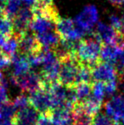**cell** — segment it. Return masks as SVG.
Wrapping results in <instances>:
<instances>
[{
    "instance_id": "1",
    "label": "cell",
    "mask_w": 124,
    "mask_h": 125,
    "mask_svg": "<svg viewBox=\"0 0 124 125\" xmlns=\"http://www.w3.org/2000/svg\"><path fill=\"white\" fill-rule=\"evenodd\" d=\"M102 44L95 38H87L77 43L74 55L80 64L94 67L100 60Z\"/></svg>"
},
{
    "instance_id": "2",
    "label": "cell",
    "mask_w": 124,
    "mask_h": 125,
    "mask_svg": "<svg viewBox=\"0 0 124 125\" xmlns=\"http://www.w3.org/2000/svg\"><path fill=\"white\" fill-rule=\"evenodd\" d=\"M60 61L59 83L66 87H73L76 84V77L81 66L75 55H70Z\"/></svg>"
},
{
    "instance_id": "3",
    "label": "cell",
    "mask_w": 124,
    "mask_h": 125,
    "mask_svg": "<svg viewBox=\"0 0 124 125\" xmlns=\"http://www.w3.org/2000/svg\"><path fill=\"white\" fill-rule=\"evenodd\" d=\"M56 31L60 39L78 43L87 34L76 26L74 20L69 18H59L56 22Z\"/></svg>"
},
{
    "instance_id": "4",
    "label": "cell",
    "mask_w": 124,
    "mask_h": 125,
    "mask_svg": "<svg viewBox=\"0 0 124 125\" xmlns=\"http://www.w3.org/2000/svg\"><path fill=\"white\" fill-rule=\"evenodd\" d=\"M99 11L94 5H87L75 18L74 21L86 33L91 31L99 23Z\"/></svg>"
},
{
    "instance_id": "5",
    "label": "cell",
    "mask_w": 124,
    "mask_h": 125,
    "mask_svg": "<svg viewBox=\"0 0 124 125\" xmlns=\"http://www.w3.org/2000/svg\"><path fill=\"white\" fill-rule=\"evenodd\" d=\"M94 38L103 45L110 43H124L123 37L110 24L104 22H99L96 25Z\"/></svg>"
},
{
    "instance_id": "6",
    "label": "cell",
    "mask_w": 124,
    "mask_h": 125,
    "mask_svg": "<svg viewBox=\"0 0 124 125\" xmlns=\"http://www.w3.org/2000/svg\"><path fill=\"white\" fill-rule=\"evenodd\" d=\"M14 85L19 87L24 92L32 93L43 87V78L41 74L35 71H30L19 77H10Z\"/></svg>"
},
{
    "instance_id": "7",
    "label": "cell",
    "mask_w": 124,
    "mask_h": 125,
    "mask_svg": "<svg viewBox=\"0 0 124 125\" xmlns=\"http://www.w3.org/2000/svg\"><path fill=\"white\" fill-rule=\"evenodd\" d=\"M91 70L92 77L95 82L106 83L111 81H116L119 78V74L116 66L111 63L99 61L91 68Z\"/></svg>"
},
{
    "instance_id": "8",
    "label": "cell",
    "mask_w": 124,
    "mask_h": 125,
    "mask_svg": "<svg viewBox=\"0 0 124 125\" xmlns=\"http://www.w3.org/2000/svg\"><path fill=\"white\" fill-rule=\"evenodd\" d=\"M28 98L30 105L34 107L38 112L44 114L49 113L52 111L51 100L47 88L43 86L41 89L31 93Z\"/></svg>"
},
{
    "instance_id": "9",
    "label": "cell",
    "mask_w": 124,
    "mask_h": 125,
    "mask_svg": "<svg viewBox=\"0 0 124 125\" xmlns=\"http://www.w3.org/2000/svg\"><path fill=\"white\" fill-rule=\"evenodd\" d=\"M33 18L32 10L28 7H22L16 15L13 18L14 34L19 36L27 31L30 28L31 22Z\"/></svg>"
},
{
    "instance_id": "10",
    "label": "cell",
    "mask_w": 124,
    "mask_h": 125,
    "mask_svg": "<svg viewBox=\"0 0 124 125\" xmlns=\"http://www.w3.org/2000/svg\"><path fill=\"white\" fill-rule=\"evenodd\" d=\"M107 116L115 122L124 119V95L116 94L111 96L105 105Z\"/></svg>"
},
{
    "instance_id": "11",
    "label": "cell",
    "mask_w": 124,
    "mask_h": 125,
    "mask_svg": "<svg viewBox=\"0 0 124 125\" xmlns=\"http://www.w3.org/2000/svg\"><path fill=\"white\" fill-rule=\"evenodd\" d=\"M67 89L68 87H66L59 82L54 83L47 87L51 100L52 110L65 106L67 97Z\"/></svg>"
},
{
    "instance_id": "12",
    "label": "cell",
    "mask_w": 124,
    "mask_h": 125,
    "mask_svg": "<svg viewBox=\"0 0 124 125\" xmlns=\"http://www.w3.org/2000/svg\"><path fill=\"white\" fill-rule=\"evenodd\" d=\"M19 39V50L20 53L26 55H30L31 54L38 52L41 50V46L38 43L36 37L33 33H29L28 31L22 33L18 36Z\"/></svg>"
},
{
    "instance_id": "13",
    "label": "cell",
    "mask_w": 124,
    "mask_h": 125,
    "mask_svg": "<svg viewBox=\"0 0 124 125\" xmlns=\"http://www.w3.org/2000/svg\"><path fill=\"white\" fill-rule=\"evenodd\" d=\"M39 118L38 112L31 105L19 110L16 113L14 123L15 124L21 125H36Z\"/></svg>"
},
{
    "instance_id": "14",
    "label": "cell",
    "mask_w": 124,
    "mask_h": 125,
    "mask_svg": "<svg viewBox=\"0 0 124 125\" xmlns=\"http://www.w3.org/2000/svg\"><path fill=\"white\" fill-rule=\"evenodd\" d=\"M11 64L13 65V77H19L31 71L27 55L21 53H17L11 58Z\"/></svg>"
},
{
    "instance_id": "15",
    "label": "cell",
    "mask_w": 124,
    "mask_h": 125,
    "mask_svg": "<svg viewBox=\"0 0 124 125\" xmlns=\"http://www.w3.org/2000/svg\"><path fill=\"white\" fill-rule=\"evenodd\" d=\"M124 48V43L104 44L100 52V61L115 64L119 54Z\"/></svg>"
},
{
    "instance_id": "16",
    "label": "cell",
    "mask_w": 124,
    "mask_h": 125,
    "mask_svg": "<svg viewBox=\"0 0 124 125\" xmlns=\"http://www.w3.org/2000/svg\"><path fill=\"white\" fill-rule=\"evenodd\" d=\"M35 37L41 46V49L48 50H55L60 44V42L61 40L56 30Z\"/></svg>"
},
{
    "instance_id": "17",
    "label": "cell",
    "mask_w": 124,
    "mask_h": 125,
    "mask_svg": "<svg viewBox=\"0 0 124 125\" xmlns=\"http://www.w3.org/2000/svg\"><path fill=\"white\" fill-rule=\"evenodd\" d=\"M53 125H68L72 121L71 110L66 106L59 107L49 112Z\"/></svg>"
},
{
    "instance_id": "18",
    "label": "cell",
    "mask_w": 124,
    "mask_h": 125,
    "mask_svg": "<svg viewBox=\"0 0 124 125\" xmlns=\"http://www.w3.org/2000/svg\"><path fill=\"white\" fill-rule=\"evenodd\" d=\"M0 50L3 54L10 56V58L13 57L15 54L18 53L19 50L18 36L14 34L10 37H6L0 46Z\"/></svg>"
},
{
    "instance_id": "19",
    "label": "cell",
    "mask_w": 124,
    "mask_h": 125,
    "mask_svg": "<svg viewBox=\"0 0 124 125\" xmlns=\"http://www.w3.org/2000/svg\"><path fill=\"white\" fill-rule=\"evenodd\" d=\"M72 112L74 125H93L94 117L83 112L77 103L74 105Z\"/></svg>"
},
{
    "instance_id": "20",
    "label": "cell",
    "mask_w": 124,
    "mask_h": 125,
    "mask_svg": "<svg viewBox=\"0 0 124 125\" xmlns=\"http://www.w3.org/2000/svg\"><path fill=\"white\" fill-rule=\"evenodd\" d=\"M74 87L76 92L77 103H82L90 97L92 93V84L88 83H80L76 84Z\"/></svg>"
},
{
    "instance_id": "21",
    "label": "cell",
    "mask_w": 124,
    "mask_h": 125,
    "mask_svg": "<svg viewBox=\"0 0 124 125\" xmlns=\"http://www.w3.org/2000/svg\"><path fill=\"white\" fill-rule=\"evenodd\" d=\"M77 104L79 105V106L81 107V109L83 112L93 116V117L94 115H96V114H98V112H99V110L101 108V105H102V103L95 100L91 96L88 100L82 102V103Z\"/></svg>"
},
{
    "instance_id": "22",
    "label": "cell",
    "mask_w": 124,
    "mask_h": 125,
    "mask_svg": "<svg viewBox=\"0 0 124 125\" xmlns=\"http://www.w3.org/2000/svg\"><path fill=\"white\" fill-rule=\"evenodd\" d=\"M22 3L20 0H7L3 4V13L8 18L13 20V18L18 14L21 7Z\"/></svg>"
},
{
    "instance_id": "23",
    "label": "cell",
    "mask_w": 124,
    "mask_h": 125,
    "mask_svg": "<svg viewBox=\"0 0 124 125\" xmlns=\"http://www.w3.org/2000/svg\"><path fill=\"white\" fill-rule=\"evenodd\" d=\"M16 116V109L12 102L8 101L0 107V120L14 121Z\"/></svg>"
},
{
    "instance_id": "24",
    "label": "cell",
    "mask_w": 124,
    "mask_h": 125,
    "mask_svg": "<svg viewBox=\"0 0 124 125\" xmlns=\"http://www.w3.org/2000/svg\"><path fill=\"white\" fill-rule=\"evenodd\" d=\"M0 35L4 37H10L14 35V26L11 19L5 15L0 17Z\"/></svg>"
},
{
    "instance_id": "25",
    "label": "cell",
    "mask_w": 124,
    "mask_h": 125,
    "mask_svg": "<svg viewBox=\"0 0 124 125\" xmlns=\"http://www.w3.org/2000/svg\"><path fill=\"white\" fill-rule=\"evenodd\" d=\"M91 97L95 100L102 103L105 97V86L104 83L95 82L92 85V93Z\"/></svg>"
},
{
    "instance_id": "26",
    "label": "cell",
    "mask_w": 124,
    "mask_h": 125,
    "mask_svg": "<svg viewBox=\"0 0 124 125\" xmlns=\"http://www.w3.org/2000/svg\"><path fill=\"white\" fill-rule=\"evenodd\" d=\"M91 80H93L91 68L88 66H84V65L81 64V66H80L77 73V77H76V84L80 83H90Z\"/></svg>"
},
{
    "instance_id": "27",
    "label": "cell",
    "mask_w": 124,
    "mask_h": 125,
    "mask_svg": "<svg viewBox=\"0 0 124 125\" xmlns=\"http://www.w3.org/2000/svg\"><path fill=\"white\" fill-rule=\"evenodd\" d=\"M14 106L15 107L16 110H21V109L25 108V107L28 106L30 105V101H29V98L26 96L25 94H20V95L16 96L15 100L12 101Z\"/></svg>"
},
{
    "instance_id": "28",
    "label": "cell",
    "mask_w": 124,
    "mask_h": 125,
    "mask_svg": "<svg viewBox=\"0 0 124 125\" xmlns=\"http://www.w3.org/2000/svg\"><path fill=\"white\" fill-rule=\"evenodd\" d=\"M93 125H114L113 120L103 113H98L93 120Z\"/></svg>"
},
{
    "instance_id": "29",
    "label": "cell",
    "mask_w": 124,
    "mask_h": 125,
    "mask_svg": "<svg viewBox=\"0 0 124 125\" xmlns=\"http://www.w3.org/2000/svg\"><path fill=\"white\" fill-rule=\"evenodd\" d=\"M105 86L106 95L113 96L115 94V93H116V91L117 90V87H118L117 80L106 83H105Z\"/></svg>"
},
{
    "instance_id": "30",
    "label": "cell",
    "mask_w": 124,
    "mask_h": 125,
    "mask_svg": "<svg viewBox=\"0 0 124 125\" xmlns=\"http://www.w3.org/2000/svg\"><path fill=\"white\" fill-rule=\"evenodd\" d=\"M115 65H116L115 66H116V70H117L118 74L119 75L123 74L124 73V48H123V50H122L119 56H118Z\"/></svg>"
},
{
    "instance_id": "31",
    "label": "cell",
    "mask_w": 124,
    "mask_h": 125,
    "mask_svg": "<svg viewBox=\"0 0 124 125\" xmlns=\"http://www.w3.org/2000/svg\"><path fill=\"white\" fill-rule=\"evenodd\" d=\"M9 101L7 85L0 83V107Z\"/></svg>"
},
{
    "instance_id": "32",
    "label": "cell",
    "mask_w": 124,
    "mask_h": 125,
    "mask_svg": "<svg viewBox=\"0 0 124 125\" xmlns=\"http://www.w3.org/2000/svg\"><path fill=\"white\" fill-rule=\"evenodd\" d=\"M109 21L110 25L119 32L120 28H121V17H119L116 15H111L109 17Z\"/></svg>"
},
{
    "instance_id": "33",
    "label": "cell",
    "mask_w": 124,
    "mask_h": 125,
    "mask_svg": "<svg viewBox=\"0 0 124 125\" xmlns=\"http://www.w3.org/2000/svg\"><path fill=\"white\" fill-rule=\"evenodd\" d=\"M36 125H53L49 113H44L39 116V118Z\"/></svg>"
},
{
    "instance_id": "34",
    "label": "cell",
    "mask_w": 124,
    "mask_h": 125,
    "mask_svg": "<svg viewBox=\"0 0 124 125\" xmlns=\"http://www.w3.org/2000/svg\"><path fill=\"white\" fill-rule=\"evenodd\" d=\"M22 3V4H24L26 7H28V8L32 9V7L36 4V2L37 0H20Z\"/></svg>"
},
{
    "instance_id": "35",
    "label": "cell",
    "mask_w": 124,
    "mask_h": 125,
    "mask_svg": "<svg viewBox=\"0 0 124 125\" xmlns=\"http://www.w3.org/2000/svg\"><path fill=\"white\" fill-rule=\"evenodd\" d=\"M119 33L124 38V13L121 17V28H120Z\"/></svg>"
},
{
    "instance_id": "36",
    "label": "cell",
    "mask_w": 124,
    "mask_h": 125,
    "mask_svg": "<svg viewBox=\"0 0 124 125\" xmlns=\"http://www.w3.org/2000/svg\"><path fill=\"white\" fill-rule=\"evenodd\" d=\"M119 79H120V88H121L122 92L124 94V73L122 75H119Z\"/></svg>"
},
{
    "instance_id": "37",
    "label": "cell",
    "mask_w": 124,
    "mask_h": 125,
    "mask_svg": "<svg viewBox=\"0 0 124 125\" xmlns=\"http://www.w3.org/2000/svg\"><path fill=\"white\" fill-rule=\"evenodd\" d=\"M0 125H15L12 120H0Z\"/></svg>"
},
{
    "instance_id": "38",
    "label": "cell",
    "mask_w": 124,
    "mask_h": 125,
    "mask_svg": "<svg viewBox=\"0 0 124 125\" xmlns=\"http://www.w3.org/2000/svg\"><path fill=\"white\" fill-rule=\"evenodd\" d=\"M108 1L112 4L116 5V6H119V5L122 4V0H108Z\"/></svg>"
},
{
    "instance_id": "39",
    "label": "cell",
    "mask_w": 124,
    "mask_h": 125,
    "mask_svg": "<svg viewBox=\"0 0 124 125\" xmlns=\"http://www.w3.org/2000/svg\"><path fill=\"white\" fill-rule=\"evenodd\" d=\"M121 122H122L121 123V125H124V119H123V120H122Z\"/></svg>"
},
{
    "instance_id": "40",
    "label": "cell",
    "mask_w": 124,
    "mask_h": 125,
    "mask_svg": "<svg viewBox=\"0 0 124 125\" xmlns=\"http://www.w3.org/2000/svg\"><path fill=\"white\" fill-rule=\"evenodd\" d=\"M122 4L124 5V0H122Z\"/></svg>"
},
{
    "instance_id": "41",
    "label": "cell",
    "mask_w": 124,
    "mask_h": 125,
    "mask_svg": "<svg viewBox=\"0 0 124 125\" xmlns=\"http://www.w3.org/2000/svg\"><path fill=\"white\" fill-rule=\"evenodd\" d=\"M15 125H21V124H15Z\"/></svg>"
},
{
    "instance_id": "42",
    "label": "cell",
    "mask_w": 124,
    "mask_h": 125,
    "mask_svg": "<svg viewBox=\"0 0 124 125\" xmlns=\"http://www.w3.org/2000/svg\"><path fill=\"white\" fill-rule=\"evenodd\" d=\"M116 125H121V124H116Z\"/></svg>"
},
{
    "instance_id": "43",
    "label": "cell",
    "mask_w": 124,
    "mask_h": 125,
    "mask_svg": "<svg viewBox=\"0 0 124 125\" xmlns=\"http://www.w3.org/2000/svg\"><path fill=\"white\" fill-rule=\"evenodd\" d=\"M68 125H71V124H68Z\"/></svg>"
}]
</instances>
